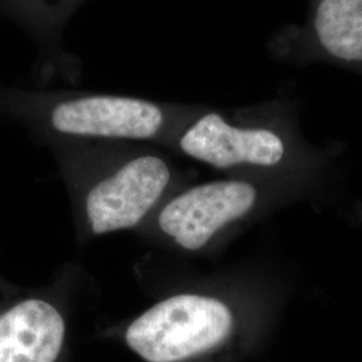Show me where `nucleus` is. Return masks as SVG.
<instances>
[{"instance_id": "nucleus-1", "label": "nucleus", "mask_w": 362, "mask_h": 362, "mask_svg": "<svg viewBox=\"0 0 362 362\" xmlns=\"http://www.w3.org/2000/svg\"><path fill=\"white\" fill-rule=\"evenodd\" d=\"M67 170L86 180L83 220L94 236L141 226L165 200L175 169L160 152L133 143H58Z\"/></svg>"}, {"instance_id": "nucleus-2", "label": "nucleus", "mask_w": 362, "mask_h": 362, "mask_svg": "<svg viewBox=\"0 0 362 362\" xmlns=\"http://www.w3.org/2000/svg\"><path fill=\"white\" fill-rule=\"evenodd\" d=\"M37 109L57 143H157L170 148L196 117L177 105L89 91L42 94Z\"/></svg>"}, {"instance_id": "nucleus-7", "label": "nucleus", "mask_w": 362, "mask_h": 362, "mask_svg": "<svg viewBox=\"0 0 362 362\" xmlns=\"http://www.w3.org/2000/svg\"><path fill=\"white\" fill-rule=\"evenodd\" d=\"M85 3L86 0H23V11L34 26L46 65L52 74L65 81H77L81 77V61L67 49L65 31Z\"/></svg>"}, {"instance_id": "nucleus-5", "label": "nucleus", "mask_w": 362, "mask_h": 362, "mask_svg": "<svg viewBox=\"0 0 362 362\" xmlns=\"http://www.w3.org/2000/svg\"><path fill=\"white\" fill-rule=\"evenodd\" d=\"M170 148L223 170L275 167L286 152L284 140L275 132L233 125L212 112L192 118Z\"/></svg>"}, {"instance_id": "nucleus-4", "label": "nucleus", "mask_w": 362, "mask_h": 362, "mask_svg": "<svg viewBox=\"0 0 362 362\" xmlns=\"http://www.w3.org/2000/svg\"><path fill=\"white\" fill-rule=\"evenodd\" d=\"M257 188L245 180L208 181L164 200L157 208V231L175 246L196 252L224 228L255 208Z\"/></svg>"}, {"instance_id": "nucleus-3", "label": "nucleus", "mask_w": 362, "mask_h": 362, "mask_svg": "<svg viewBox=\"0 0 362 362\" xmlns=\"http://www.w3.org/2000/svg\"><path fill=\"white\" fill-rule=\"evenodd\" d=\"M236 318L226 300L202 293L160 299L130 322L124 341L144 362H196L224 348Z\"/></svg>"}, {"instance_id": "nucleus-8", "label": "nucleus", "mask_w": 362, "mask_h": 362, "mask_svg": "<svg viewBox=\"0 0 362 362\" xmlns=\"http://www.w3.org/2000/svg\"><path fill=\"white\" fill-rule=\"evenodd\" d=\"M314 31L329 55L362 64V0H321L314 13Z\"/></svg>"}, {"instance_id": "nucleus-6", "label": "nucleus", "mask_w": 362, "mask_h": 362, "mask_svg": "<svg viewBox=\"0 0 362 362\" xmlns=\"http://www.w3.org/2000/svg\"><path fill=\"white\" fill-rule=\"evenodd\" d=\"M67 339L59 306L28 298L0 313V362H58Z\"/></svg>"}]
</instances>
